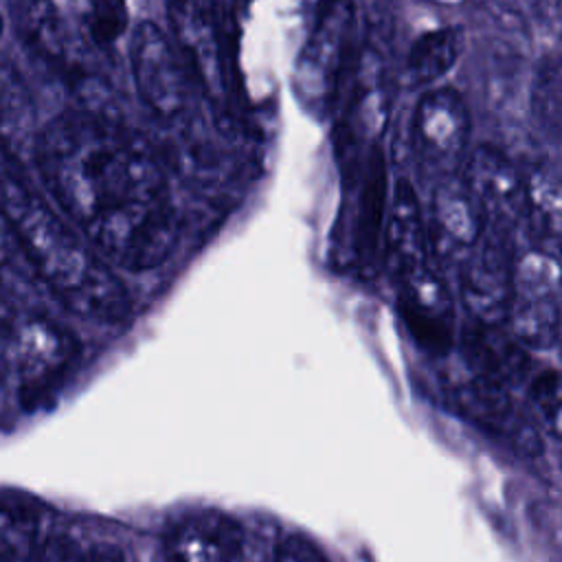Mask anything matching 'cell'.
I'll use <instances>...</instances> for the list:
<instances>
[{
  "instance_id": "cell-1",
  "label": "cell",
  "mask_w": 562,
  "mask_h": 562,
  "mask_svg": "<svg viewBox=\"0 0 562 562\" xmlns=\"http://www.w3.org/2000/svg\"><path fill=\"white\" fill-rule=\"evenodd\" d=\"M33 165L90 244L127 270L158 266L176 241L162 169L112 116L81 108L50 119Z\"/></svg>"
},
{
  "instance_id": "cell-2",
  "label": "cell",
  "mask_w": 562,
  "mask_h": 562,
  "mask_svg": "<svg viewBox=\"0 0 562 562\" xmlns=\"http://www.w3.org/2000/svg\"><path fill=\"white\" fill-rule=\"evenodd\" d=\"M0 215L44 285L70 312L121 321L130 312L125 285L33 189L0 171Z\"/></svg>"
},
{
  "instance_id": "cell-3",
  "label": "cell",
  "mask_w": 562,
  "mask_h": 562,
  "mask_svg": "<svg viewBox=\"0 0 562 562\" xmlns=\"http://www.w3.org/2000/svg\"><path fill=\"white\" fill-rule=\"evenodd\" d=\"M75 336L46 316H0V369L22 402L44 397L70 369Z\"/></svg>"
},
{
  "instance_id": "cell-4",
  "label": "cell",
  "mask_w": 562,
  "mask_h": 562,
  "mask_svg": "<svg viewBox=\"0 0 562 562\" xmlns=\"http://www.w3.org/2000/svg\"><path fill=\"white\" fill-rule=\"evenodd\" d=\"M167 18L171 42L189 75L220 112L228 110L231 86L217 0H167Z\"/></svg>"
},
{
  "instance_id": "cell-5",
  "label": "cell",
  "mask_w": 562,
  "mask_h": 562,
  "mask_svg": "<svg viewBox=\"0 0 562 562\" xmlns=\"http://www.w3.org/2000/svg\"><path fill=\"white\" fill-rule=\"evenodd\" d=\"M509 226L485 224L470 255L461 261V299L476 323L503 325L514 292V237Z\"/></svg>"
},
{
  "instance_id": "cell-6",
  "label": "cell",
  "mask_w": 562,
  "mask_h": 562,
  "mask_svg": "<svg viewBox=\"0 0 562 562\" xmlns=\"http://www.w3.org/2000/svg\"><path fill=\"white\" fill-rule=\"evenodd\" d=\"M507 321L512 336L522 347L549 349L558 345L560 272L555 257L536 250L516 261Z\"/></svg>"
},
{
  "instance_id": "cell-7",
  "label": "cell",
  "mask_w": 562,
  "mask_h": 562,
  "mask_svg": "<svg viewBox=\"0 0 562 562\" xmlns=\"http://www.w3.org/2000/svg\"><path fill=\"white\" fill-rule=\"evenodd\" d=\"M470 140V112L452 88H437L422 97L413 119V145L419 169L430 180L457 176Z\"/></svg>"
},
{
  "instance_id": "cell-8",
  "label": "cell",
  "mask_w": 562,
  "mask_h": 562,
  "mask_svg": "<svg viewBox=\"0 0 562 562\" xmlns=\"http://www.w3.org/2000/svg\"><path fill=\"white\" fill-rule=\"evenodd\" d=\"M136 90L160 119H176L189 105L191 75L171 37L154 22L136 26L130 44Z\"/></svg>"
},
{
  "instance_id": "cell-9",
  "label": "cell",
  "mask_w": 562,
  "mask_h": 562,
  "mask_svg": "<svg viewBox=\"0 0 562 562\" xmlns=\"http://www.w3.org/2000/svg\"><path fill=\"white\" fill-rule=\"evenodd\" d=\"M395 281L400 312L411 336L426 351L446 353L454 342V303L439 268L426 259L400 272Z\"/></svg>"
},
{
  "instance_id": "cell-10",
  "label": "cell",
  "mask_w": 562,
  "mask_h": 562,
  "mask_svg": "<svg viewBox=\"0 0 562 562\" xmlns=\"http://www.w3.org/2000/svg\"><path fill=\"white\" fill-rule=\"evenodd\" d=\"M351 20L349 0H321L314 31L299 59V88L314 108H323L336 94L345 70Z\"/></svg>"
},
{
  "instance_id": "cell-11",
  "label": "cell",
  "mask_w": 562,
  "mask_h": 562,
  "mask_svg": "<svg viewBox=\"0 0 562 562\" xmlns=\"http://www.w3.org/2000/svg\"><path fill=\"white\" fill-rule=\"evenodd\" d=\"M450 402L472 424L505 437L516 450L533 454L540 450L536 426L516 411L507 386L465 367L463 375L448 382Z\"/></svg>"
},
{
  "instance_id": "cell-12",
  "label": "cell",
  "mask_w": 562,
  "mask_h": 562,
  "mask_svg": "<svg viewBox=\"0 0 562 562\" xmlns=\"http://www.w3.org/2000/svg\"><path fill=\"white\" fill-rule=\"evenodd\" d=\"M485 228V217L459 173L439 180L426 224L428 250L441 263L461 266Z\"/></svg>"
},
{
  "instance_id": "cell-13",
  "label": "cell",
  "mask_w": 562,
  "mask_h": 562,
  "mask_svg": "<svg viewBox=\"0 0 562 562\" xmlns=\"http://www.w3.org/2000/svg\"><path fill=\"white\" fill-rule=\"evenodd\" d=\"M459 178L479 204L485 224L514 228L520 222L525 180L498 149L476 147L463 160Z\"/></svg>"
},
{
  "instance_id": "cell-14",
  "label": "cell",
  "mask_w": 562,
  "mask_h": 562,
  "mask_svg": "<svg viewBox=\"0 0 562 562\" xmlns=\"http://www.w3.org/2000/svg\"><path fill=\"white\" fill-rule=\"evenodd\" d=\"M11 18L24 42L48 66L88 86L81 46L53 0H11Z\"/></svg>"
},
{
  "instance_id": "cell-15",
  "label": "cell",
  "mask_w": 562,
  "mask_h": 562,
  "mask_svg": "<svg viewBox=\"0 0 562 562\" xmlns=\"http://www.w3.org/2000/svg\"><path fill=\"white\" fill-rule=\"evenodd\" d=\"M389 112L386 75L375 50H362L351 68V86L340 121L342 145L356 149L378 147Z\"/></svg>"
},
{
  "instance_id": "cell-16",
  "label": "cell",
  "mask_w": 562,
  "mask_h": 562,
  "mask_svg": "<svg viewBox=\"0 0 562 562\" xmlns=\"http://www.w3.org/2000/svg\"><path fill=\"white\" fill-rule=\"evenodd\" d=\"M241 544L239 525L222 512H198L182 518L169 533L171 562H233Z\"/></svg>"
},
{
  "instance_id": "cell-17",
  "label": "cell",
  "mask_w": 562,
  "mask_h": 562,
  "mask_svg": "<svg viewBox=\"0 0 562 562\" xmlns=\"http://www.w3.org/2000/svg\"><path fill=\"white\" fill-rule=\"evenodd\" d=\"M35 105L18 68L0 55V158L33 162L37 145Z\"/></svg>"
},
{
  "instance_id": "cell-18",
  "label": "cell",
  "mask_w": 562,
  "mask_h": 562,
  "mask_svg": "<svg viewBox=\"0 0 562 562\" xmlns=\"http://www.w3.org/2000/svg\"><path fill=\"white\" fill-rule=\"evenodd\" d=\"M465 367L479 371L503 386L520 384L531 367L527 347H522L512 334H505L501 325L470 323L461 336Z\"/></svg>"
},
{
  "instance_id": "cell-19",
  "label": "cell",
  "mask_w": 562,
  "mask_h": 562,
  "mask_svg": "<svg viewBox=\"0 0 562 562\" xmlns=\"http://www.w3.org/2000/svg\"><path fill=\"white\" fill-rule=\"evenodd\" d=\"M382 235L393 277L430 259L419 198L406 180H400L395 184L393 198L386 209Z\"/></svg>"
},
{
  "instance_id": "cell-20",
  "label": "cell",
  "mask_w": 562,
  "mask_h": 562,
  "mask_svg": "<svg viewBox=\"0 0 562 562\" xmlns=\"http://www.w3.org/2000/svg\"><path fill=\"white\" fill-rule=\"evenodd\" d=\"M525 180L522 217L527 228L538 244L540 252L558 259L560 252V220H562V195L558 171L549 165H536Z\"/></svg>"
},
{
  "instance_id": "cell-21",
  "label": "cell",
  "mask_w": 562,
  "mask_h": 562,
  "mask_svg": "<svg viewBox=\"0 0 562 562\" xmlns=\"http://www.w3.org/2000/svg\"><path fill=\"white\" fill-rule=\"evenodd\" d=\"M386 167H384V154L378 147H373L367 156L362 184L358 193L356 204V224H353V248L356 257L367 263L375 257L378 246L382 241L384 233V220H386Z\"/></svg>"
},
{
  "instance_id": "cell-22",
  "label": "cell",
  "mask_w": 562,
  "mask_h": 562,
  "mask_svg": "<svg viewBox=\"0 0 562 562\" xmlns=\"http://www.w3.org/2000/svg\"><path fill=\"white\" fill-rule=\"evenodd\" d=\"M461 31L452 26L422 35L406 59L408 81L422 86L446 75L461 53Z\"/></svg>"
},
{
  "instance_id": "cell-23",
  "label": "cell",
  "mask_w": 562,
  "mask_h": 562,
  "mask_svg": "<svg viewBox=\"0 0 562 562\" xmlns=\"http://www.w3.org/2000/svg\"><path fill=\"white\" fill-rule=\"evenodd\" d=\"M86 29L99 48L114 46L130 24V11L125 0H88Z\"/></svg>"
},
{
  "instance_id": "cell-24",
  "label": "cell",
  "mask_w": 562,
  "mask_h": 562,
  "mask_svg": "<svg viewBox=\"0 0 562 562\" xmlns=\"http://www.w3.org/2000/svg\"><path fill=\"white\" fill-rule=\"evenodd\" d=\"M529 397L533 402L536 413L544 422L547 432L553 439H560L562 424V406H560V375L555 369H544L531 378Z\"/></svg>"
},
{
  "instance_id": "cell-25",
  "label": "cell",
  "mask_w": 562,
  "mask_h": 562,
  "mask_svg": "<svg viewBox=\"0 0 562 562\" xmlns=\"http://www.w3.org/2000/svg\"><path fill=\"white\" fill-rule=\"evenodd\" d=\"M536 112L544 121V125H551L555 132L560 125V70L558 64H547L542 68V75L538 77V90H536Z\"/></svg>"
},
{
  "instance_id": "cell-26",
  "label": "cell",
  "mask_w": 562,
  "mask_h": 562,
  "mask_svg": "<svg viewBox=\"0 0 562 562\" xmlns=\"http://www.w3.org/2000/svg\"><path fill=\"white\" fill-rule=\"evenodd\" d=\"M274 562H329V560L312 540L294 533L279 544Z\"/></svg>"
},
{
  "instance_id": "cell-27",
  "label": "cell",
  "mask_w": 562,
  "mask_h": 562,
  "mask_svg": "<svg viewBox=\"0 0 562 562\" xmlns=\"http://www.w3.org/2000/svg\"><path fill=\"white\" fill-rule=\"evenodd\" d=\"M77 562H123V553L114 544H97Z\"/></svg>"
},
{
  "instance_id": "cell-28",
  "label": "cell",
  "mask_w": 562,
  "mask_h": 562,
  "mask_svg": "<svg viewBox=\"0 0 562 562\" xmlns=\"http://www.w3.org/2000/svg\"><path fill=\"white\" fill-rule=\"evenodd\" d=\"M79 555L72 551L70 544L66 542H50L46 553L42 555V562H77Z\"/></svg>"
},
{
  "instance_id": "cell-29",
  "label": "cell",
  "mask_w": 562,
  "mask_h": 562,
  "mask_svg": "<svg viewBox=\"0 0 562 562\" xmlns=\"http://www.w3.org/2000/svg\"><path fill=\"white\" fill-rule=\"evenodd\" d=\"M2 33H4V15L0 13V37H2Z\"/></svg>"
}]
</instances>
